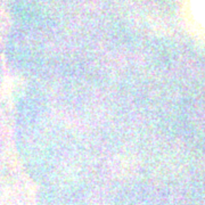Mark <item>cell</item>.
Segmentation results:
<instances>
[{
	"mask_svg": "<svg viewBox=\"0 0 205 205\" xmlns=\"http://www.w3.org/2000/svg\"><path fill=\"white\" fill-rule=\"evenodd\" d=\"M192 12L195 22L205 29V0H193Z\"/></svg>",
	"mask_w": 205,
	"mask_h": 205,
	"instance_id": "cell-1",
	"label": "cell"
}]
</instances>
